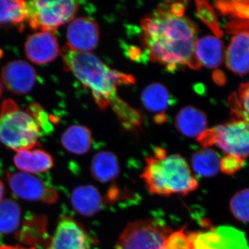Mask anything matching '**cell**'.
<instances>
[{
    "label": "cell",
    "mask_w": 249,
    "mask_h": 249,
    "mask_svg": "<svg viewBox=\"0 0 249 249\" xmlns=\"http://www.w3.org/2000/svg\"><path fill=\"white\" fill-rule=\"evenodd\" d=\"M89 235L71 217H62L51 240L49 249H89Z\"/></svg>",
    "instance_id": "12"
},
{
    "label": "cell",
    "mask_w": 249,
    "mask_h": 249,
    "mask_svg": "<svg viewBox=\"0 0 249 249\" xmlns=\"http://www.w3.org/2000/svg\"><path fill=\"white\" fill-rule=\"evenodd\" d=\"M72 206L78 213L91 217L98 213L103 206V198L97 188L90 185L77 187L72 192Z\"/></svg>",
    "instance_id": "17"
},
{
    "label": "cell",
    "mask_w": 249,
    "mask_h": 249,
    "mask_svg": "<svg viewBox=\"0 0 249 249\" xmlns=\"http://www.w3.org/2000/svg\"><path fill=\"white\" fill-rule=\"evenodd\" d=\"M90 169L93 178L100 182L108 183L119 176L120 165L115 154L101 151L93 157Z\"/></svg>",
    "instance_id": "20"
},
{
    "label": "cell",
    "mask_w": 249,
    "mask_h": 249,
    "mask_svg": "<svg viewBox=\"0 0 249 249\" xmlns=\"http://www.w3.org/2000/svg\"><path fill=\"white\" fill-rule=\"evenodd\" d=\"M67 27V47L79 52H90L99 41V27L97 23L89 18L73 19Z\"/></svg>",
    "instance_id": "11"
},
{
    "label": "cell",
    "mask_w": 249,
    "mask_h": 249,
    "mask_svg": "<svg viewBox=\"0 0 249 249\" xmlns=\"http://www.w3.org/2000/svg\"><path fill=\"white\" fill-rule=\"evenodd\" d=\"M245 160L240 157L227 155L220 160V170L227 175H233L244 166Z\"/></svg>",
    "instance_id": "30"
},
{
    "label": "cell",
    "mask_w": 249,
    "mask_h": 249,
    "mask_svg": "<svg viewBox=\"0 0 249 249\" xmlns=\"http://www.w3.org/2000/svg\"><path fill=\"white\" fill-rule=\"evenodd\" d=\"M208 120L204 111L187 106L178 113L175 127L179 133L190 138L197 139L207 129Z\"/></svg>",
    "instance_id": "16"
},
{
    "label": "cell",
    "mask_w": 249,
    "mask_h": 249,
    "mask_svg": "<svg viewBox=\"0 0 249 249\" xmlns=\"http://www.w3.org/2000/svg\"><path fill=\"white\" fill-rule=\"evenodd\" d=\"M230 209L237 220L249 223V188L241 190L232 196Z\"/></svg>",
    "instance_id": "26"
},
{
    "label": "cell",
    "mask_w": 249,
    "mask_h": 249,
    "mask_svg": "<svg viewBox=\"0 0 249 249\" xmlns=\"http://www.w3.org/2000/svg\"><path fill=\"white\" fill-rule=\"evenodd\" d=\"M60 53L65 70L71 72L85 88L91 91L101 109L109 107L111 100L117 96L118 87L135 83L132 75L109 68L90 52H76L66 45Z\"/></svg>",
    "instance_id": "2"
},
{
    "label": "cell",
    "mask_w": 249,
    "mask_h": 249,
    "mask_svg": "<svg viewBox=\"0 0 249 249\" xmlns=\"http://www.w3.org/2000/svg\"><path fill=\"white\" fill-rule=\"evenodd\" d=\"M129 57L132 60H138L142 57V52L137 47H132L129 49Z\"/></svg>",
    "instance_id": "31"
},
{
    "label": "cell",
    "mask_w": 249,
    "mask_h": 249,
    "mask_svg": "<svg viewBox=\"0 0 249 249\" xmlns=\"http://www.w3.org/2000/svg\"><path fill=\"white\" fill-rule=\"evenodd\" d=\"M5 193L4 185L2 181L0 179V203L4 200V196Z\"/></svg>",
    "instance_id": "33"
},
{
    "label": "cell",
    "mask_w": 249,
    "mask_h": 249,
    "mask_svg": "<svg viewBox=\"0 0 249 249\" xmlns=\"http://www.w3.org/2000/svg\"><path fill=\"white\" fill-rule=\"evenodd\" d=\"M61 143L65 150L73 155H85L92 145L91 130L85 126L73 124L62 134Z\"/></svg>",
    "instance_id": "19"
},
{
    "label": "cell",
    "mask_w": 249,
    "mask_h": 249,
    "mask_svg": "<svg viewBox=\"0 0 249 249\" xmlns=\"http://www.w3.org/2000/svg\"><path fill=\"white\" fill-rule=\"evenodd\" d=\"M0 249H35L34 248H25L20 246H0Z\"/></svg>",
    "instance_id": "32"
},
{
    "label": "cell",
    "mask_w": 249,
    "mask_h": 249,
    "mask_svg": "<svg viewBox=\"0 0 249 249\" xmlns=\"http://www.w3.org/2000/svg\"><path fill=\"white\" fill-rule=\"evenodd\" d=\"M144 107L152 113L165 114V111L173 103V97L164 85L160 83H152L147 85L142 94Z\"/></svg>",
    "instance_id": "22"
},
{
    "label": "cell",
    "mask_w": 249,
    "mask_h": 249,
    "mask_svg": "<svg viewBox=\"0 0 249 249\" xmlns=\"http://www.w3.org/2000/svg\"><path fill=\"white\" fill-rule=\"evenodd\" d=\"M6 177L11 191L21 199L49 204H55L58 199V193L55 188L32 174L7 172Z\"/></svg>",
    "instance_id": "8"
},
{
    "label": "cell",
    "mask_w": 249,
    "mask_h": 249,
    "mask_svg": "<svg viewBox=\"0 0 249 249\" xmlns=\"http://www.w3.org/2000/svg\"><path fill=\"white\" fill-rule=\"evenodd\" d=\"M29 26L34 30L54 34L74 19L78 0H27Z\"/></svg>",
    "instance_id": "5"
},
{
    "label": "cell",
    "mask_w": 249,
    "mask_h": 249,
    "mask_svg": "<svg viewBox=\"0 0 249 249\" xmlns=\"http://www.w3.org/2000/svg\"><path fill=\"white\" fill-rule=\"evenodd\" d=\"M196 55L201 66L217 68L224 61V47L222 41L216 36H206L196 41Z\"/></svg>",
    "instance_id": "18"
},
{
    "label": "cell",
    "mask_w": 249,
    "mask_h": 249,
    "mask_svg": "<svg viewBox=\"0 0 249 249\" xmlns=\"http://www.w3.org/2000/svg\"><path fill=\"white\" fill-rule=\"evenodd\" d=\"M230 102L238 119L249 122V83L241 85L238 92L232 96Z\"/></svg>",
    "instance_id": "27"
},
{
    "label": "cell",
    "mask_w": 249,
    "mask_h": 249,
    "mask_svg": "<svg viewBox=\"0 0 249 249\" xmlns=\"http://www.w3.org/2000/svg\"><path fill=\"white\" fill-rule=\"evenodd\" d=\"M42 129L34 116L23 110L14 100L6 99L0 109V142L18 152L40 144Z\"/></svg>",
    "instance_id": "4"
},
{
    "label": "cell",
    "mask_w": 249,
    "mask_h": 249,
    "mask_svg": "<svg viewBox=\"0 0 249 249\" xmlns=\"http://www.w3.org/2000/svg\"><path fill=\"white\" fill-rule=\"evenodd\" d=\"M220 159L217 152L210 147H204L193 154V170L203 178H213L220 170Z\"/></svg>",
    "instance_id": "23"
},
{
    "label": "cell",
    "mask_w": 249,
    "mask_h": 249,
    "mask_svg": "<svg viewBox=\"0 0 249 249\" xmlns=\"http://www.w3.org/2000/svg\"><path fill=\"white\" fill-rule=\"evenodd\" d=\"M1 80L10 92L24 95L34 89L37 80V73L35 69L27 62L14 60L1 69Z\"/></svg>",
    "instance_id": "10"
},
{
    "label": "cell",
    "mask_w": 249,
    "mask_h": 249,
    "mask_svg": "<svg viewBox=\"0 0 249 249\" xmlns=\"http://www.w3.org/2000/svg\"><path fill=\"white\" fill-rule=\"evenodd\" d=\"M145 162L142 178L152 194L186 196L199 186L188 162L180 155H167L164 149L157 147L155 155L145 159Z\"/></svg>",
    "instance_id": "3"
},
{
    "label": "cell",
    "mask_w": 249,
    "mask_h": 249,
    "mask_svg": "<svg viewBox=\"0 0 249 249\" xmlns=\"http://www.w3.org/2000/svg\"><path fill=\"white\" fill-rule=\"evenodd\" d=\"M204 147L217 145L227 155L249 157V122L238 119L207 129L197 138Z\"/></svg>",
    "instance_id": "6"
},
{
    "label": "cell",
    "mask_w": 249,
    "mask_h": 249,
    "mask_svg": "<svg viewBox=\"0 0 249 249\" xmlns=\"http://www.w3.org/2000/svg\"><path fill=\"white\" fill-rule=\"evenodd\" d=\"M170 233L169 228L153 219L129 223L121 233L116 249H162Z\"/></svg>",
    "instance_id": "7"
},
{
    "label": "cell",
    "mask_w": 249,
    "mask_h": 249,
    "mask_svg": "<svg viewBox=\"0 0 249 249\" xmlns=\"http://www.w3.org/2000/svg\"><path fill=\"white\" fill-rule=\"evenodd\" d=\"M29 19L27 0H0V26L22 29Z\"/></svg>",
    "instance_id": "21"
},
{
    "label": "cell",
    "mask_w": 249,
    "mask_h": 249,
    "mask_svg": "<svg viewBox=\"0 0 249 249\" xmlns=\"http://www.w3.org/2000/svg\"><path fill=\"white\" fill-rule=\"evenodd\" d=\"M109 106L124 129L136 131L142 127V118L140 111L129 106L118 95L111 100Z\"/></svg>",
    "instance_id": "24"
},
{
    "label": "cell",
    "mask_w": 249,
    "mask_h": 249,
    "mask_svg": "<svg viewBox=\"0 0 249 249\" xmlns=\"http://www.w3.org/2000/svg\"><path fill=\"white\" fill-rule=\"evenodd\" d=\"M196 10L201 20L211 29L217 37L222 36V31L219 26V23L215 13L208 0H196Z\"/></svg>",
    "instance_id": "28"
},
{
    "label": "cell",
    "mask_w": 249,
    "mask_h": 249,
    "mask_svg": "<svg viewBox=\"0 0 249 249\" xmlns=\"http://www.w3.org/2000/svg\"><path fill=\"white\" fill-rule=\"evenodd\" d=\"M191 235L194 249H249L245 233L232 227L223 226Z\"/></svg>",
    "instance_id": "9"
},
{
    "label": "cell",
    "mask_w": 249,
    "mask_h": 249,
    "mask_svg": "<svg viewBox=\"0 0 249 249\" xmlns=\"http://www.w3.org/2000/svg\"><path fill=\"white\" fill-rule=\"evenodd\" d=\"M24 52L27 58L36 65L49 63L60 53L58 39L52 33L38 31L28 36Z\"/></svg>",
    "instance_id": "13"
},
{
    "label": "cell",
    "mask_w": 249,
    "mask_h": 249,
    "mask_svg": "<svg viewBox=\"0 0 249 249\" xmlns=\"http://www.w3.org/2000/svg\"><path fill=\"white\" fill-rule=\"evenodd\" d=\"M227 67L230 71L240 76L249 73V33L241 31L236 33L231 40L225 55Z\"/></svg>",
    "instance_id": "14"
},
{
    "label": "cell",
    "mask_w": 249,
    "mask_h": 249,
    "mask_svg": "<svg viewBox=\"0 0 249 249\" xmlns=\"http://www.w3.org/2000/svg\"><path fill=\"white\" fill-rule=\"evenodd\" d=\"M162 249H194L191 233L186 234L183 229L171 232L165 239Z\"/></svg>",
    "instance_id": "29"
},
{
    "label": "cell",
    "mask_w": 249,
    "mask_h": 249,
    "mask_svg": "<svg viewBox=\"0 0 249 249\" xmlns=\"http://www.w3.org/2000/svg\"><path fill=\"white\" fill-rule=\"evenodd\" d=\"M21 208L17 201L11 199H4L0 203V234L14 233L21 222Z\"/></svg>",
    "instance_id": "25"
},
{
    "label": "cell",
    "mask_w": 249,
    "mask_h": 249,
    "mask_svg": "<svg viewBox=\"0 0 249 249\" xmlns=\"http://www.w3.org/2000/svg\"><path fill=\"white\" fill-rule=\"evenodd\" d=\"M183 13L180 3L165 4L142 21V41L149 58L168 71L180 67L195 70L201 67L196 55L197 27Z\"/></svg>",
    "instance_id": "1"
},
{
    "label": "cell",
    "mask_w": 249,
    "mask_h": 249,
    "mask_svg": "<svg viewBox=\"0 0 249 249\" xmlns=\"http://www.w3.org/2000/svg\"><path fill=\"white\" fill-rule=\"evenodd\" d=\"M14 163L23 173L40 174L46 173L53 166V157L40 149H31L16 152Z\"/></svg>",
    "instance_id": "15"
},
{
    "label": "cell",
    "mask_w": 249,
    "mask_h": 249,
    "mask_svg": "<svg viewBox=\"0 0 249 249\" xmlns=\"http://www.w3.org/2000/svg\"><path fill=\"white\" fill-rule=\"evenodd\" d=\"M3 92V86L2 84H1V82L0 81V98H1V96H2Z\"/></svg>",
    "instance_id": "34"
}]
</instances>
